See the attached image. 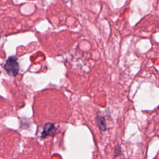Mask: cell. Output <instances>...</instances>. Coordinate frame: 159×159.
<instances>
[{
  "mask_svg": "<svg viewBox=\"0 0 159 159\" xmlns=\"http://www.w3.org/2000/svg\"><path fill=\"white\" fill-rule=\"evenodd\" d=\"M4 69L11 76H16L19 71V65L16 56L9 57L4 65Z\"/></svg>",
  "mask_w": 159,
  "mask_h": 159,
  "instance_id": "obj_1",
  "label": "cell"
},
{
  "mask_svg": "<svg viewBox=\"0 0 159 159\" xmlns=\"http://www.w3.org/2000/svg\"><path fill=\"white\" fill-rule=\"evenodd\" d=\"M56 128L53 124L47 123L45 125L43 132L42 133V137L45 138L48 135H53L55 134Z\"/></svg>",
  "mask_w": 159,
  "mask_h": 159,
  "instance_id": "obj_2",
  "label": "cell"
},
{
  "mask_svg": "<svg viewBox=\"0 0 159 159\" xmlns=\"http://www.w3.org/2000/svg\"><path fill=\"white\" fill-rule=\"evenodd\" d=\"M98 125L99 127V128L102 130H106V123H105V120H104L103 117H99V119H98Z\"/></svg>",
  "mask_w": 159,
  "mask_h": 159,
  "instance_id": "obj_3",
  "label": "cell"
}]
</instances>
